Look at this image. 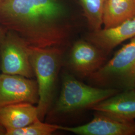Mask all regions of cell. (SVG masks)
Returning <instances> with one entry per match:
<instances>
[{
	"label": "cell",
	"instance_id": "9c48e42d",
	"mask_svg": "<svg viewBox=\"0 0 135 135\" xmlns=\"http://www.w3.org/2000/svg\"><path fill=\"white\" fill-rule=\"evenodd\" d=\"M60 130L79 135H135V121L122 122L95 112L92 121L74 127L60 126Z\"/></svg>",
	"mask_w": 135,
	"mask_h": 135
},
{
	"label": "cell",
	"instance_id": "8fae6325",
	"mask_svg": "<svg viewBox=\"0 0 135 135\" xmlns=\"http://www.w3.org/2000/svg\"><path fill=\"white\" fill-rule=\"evenodd\" d=\"M39 120L37 107L29 103H20L0 107V126L5 130L29 125Z\"/></svg>",
	"mask_w": 135,
	"mask_h": 135
},
{
	"label": "cell",
	"instance_id": "9a60e30c",
	"mask_svg": "<svg viewBox=\"0 0 135 135\" xmlns=\"http://www.w3.org/2000/svg\"><path fill=\"white\" fill-rule=\"evenodd\" d=\"M7 31H8L7 30L0 26V44L5 38Z\"/></svg>",
	"mask_w": 135,
	"mask_h": 135
},
{
	"label": "cell",
	"instance_id": "ac0fdd59",
	"mask_svg": "<svg viewBox=\"0 0 135 135\" xmlns=\"http://www.w3.org/2000/svg\"><path fill=\"white\" fill-rule=\"evenodd\" d=\"M3 1V0H0V3H1Z\"/></svg>",
	"mask_w": 135,
	"mask_h": 135
},
{
	"label": "cell",
	"instance_id": "52a82bcc",
	"mask_svg": "<svg viewBox=\"0 0 135 135\" xmlns=\"http://www.w3.org/2000/svg\"><path fill=\"white\" fill-rule=\"evenodd\" d=\"M107 56V54L90 42L80 40L73 46L69 62L78 75L88 78L105 64Z\"/></svg>",
	"mask_w": 135,
	"mask_h": 135
},
{
	"label": "cell",
	"instance_id": "30bf717a",
	"mask_svg": "<svg viewBox=\"0 0 135 135\" xmlns=\"http://www.w3.org/2000/svg\"><path fill=\"white\" fill-rule=\"evenodd\" d=\"M135 37V17L114 27L93 31L89 42L108 54L122 42Z\"/></svg>",
	"mask_w": 135,
	"mask_h": 135
},
{
	"label": "cell",
	"instance_id": "5b68a950",
	"mask_svg": "<svg viewBox=\"0 0 135 135\" xmlns=\"http://www.w3.org/2000/svg\"><path fill=\"white\" fill-rule=\"evenodd\" d=\"M1 72L31 79L35 76L30 62V47L14 32L8 31L0 44Z\"/></svg>",
	"mask_w": 135,
	"mask_h": 135
},
{
	"label": "cell",
	"instance_id": "d6986e66",
	"mask_svg": "<svg viewBox=\"0 0 135 135\" xmlns=\"http://www.w3.org/2000/svg\"></svg>",
	"mask_w": 135,
	"mask_h": 135
},
{
	"label": "cell",
	"instance_id": "3957f363",
	"mask_svg": "<svg viewBox=\"0 0 135 135\" xmlns=\"http://www.w3.org/2000/svg\"><path fill=\"white\" fill-rule=\"evenodd\" d=\"M88 78L95 87L121 91L134 89L135 37Z\"/></svg>",
	"mask_w": 135,
	"mask_h": 135
},
{
	"label": "cell",
	"instance_id": "6da1fadb",
	"mask_svg": "<svg viewBox=\"0 0 135 135\" xmlns=\"http://www.w3.org/2000/svg\"><path fill=\"white\" fill-rule=\"evenodd\" d=\"M66 18V9L59 0H3L0 3V26L36 47L62 49L71 32Z\"/></svg>",
	"mask_w": 135,
	"mask_h": 135
},
{
	"label": "cell",
	"instance_id": "2e32d148",
	"mask_svg": "<svg viewBox=\"0 0 135 135\" xmlns=\"http://www.w3.org/2000/svg\"><path fill=\"white\" fill-rule=\"evenodd\" d=\"M0 135H6V130L1 126H0Z\"/></svg>",
	"mask_w": 135,
	"mask_h": 135
},
{
	"label": "cell",
	"instance_id": "277c9868",
	"mask_svg": "<svg viewBox=\"0 0 135 135\" xmlns=\"http://www.w3.org/2000/svg\"><path fill=\"white\" fill-rule=\"evenodd\" d=\"M62 90L53 114H66L90 107L121 91L91 86L78 81L71 74L63 73Z\"/></svg>",
	"mask_w": 135,
	"mask_h": 135
},
{
	"label": "cell",
	"instance_id": "4fadbf2b",
	"mask_svg": "<svg viewBox=\"0 0 135 135\" xmlns=\"http://www.w3.org/2000/svg\"><path fill=\"white\" fill-rule=\"evenodd\" d=\"M87 22L93 31L102 29L107 0H80Z\"/></svg>",
	"mask_w": 135,
	"mask_h": 135
},
{
	"label": "cell",
	"instance_id": "7c38bea8",
	"mask_svg": "<svg viewBox=\"0 0 135 135\" xmlns=\"http://www.w3.org/2000/svg\"><path fill=\"white\" fill-rule=\"evenodd\" d=\"M135 17V0H107L103 16L104 29Z\"/></svg>",
	"mask_w": 135,
	"mask_h": 135
},
{
	"label": "cell",
	"instance_id": "5bb4252c",
	"mask_svg": "<svg viewBox=\"0 0 135 135\" xmlns=\"http://www.w3.org/2000/svg\"><path fill=\"white\" fill-rule=\"evenodd\" d=\"M60 129V126L43 123L38 120L24 127L6 130V135H50Z\"/></svg>",
	"mask_w": 135,
	"mask_h": 135
},
{
	"label": "cell",
	"instance_id": "e0dca14e",
	"mask_svg": "<svg viewBox=\"0 0 135 135\" xmlns=\"http://www.w3.org/2000/svg\"><path fill=\"white\" fill-rule=\"evenodd\" d=\"M1 72V56H0V72Z\"/></svg>",
	"mask_w": 135,
	"mask_h": 135
},
{
	"label": "cell",
	"instance_id": "ba28073f",
	"mask_svg": "<svg viewBox=\"0 0 135 135\" xmlns=\"http://www.w3.org/2000/svg\"><path fill=\"white\" fill-rule=\"evenodd\" d=\"M88 109L122 122L135 120V90L122 91L100 102Z\"/></svg>",
	"mask_w": 135,
	"mask_h": 135
},
{
	"label": "cell",
	"instance_id": "7a4b0ae2",
	"mask_svg": "<svg viewBox=\"0 0 135 135\" xmlns=\"http://www.w3.org/2000/svg\"><path fill=\"white\" fill-rule=\"evenodd\" d=\"M30 47V62L37 78L39 100L37 106L42 121L53 100L56 83L62 61V49Z\"/></svg>",
	"mask_w": 135,
	"mask_h": 135
},
{
	"label": "cell",
	"instance_id": "8992f818",
	"mask_svg": "<svg viewBox=\"0 0 135 135\" xmlns=\"http://www.w3.org/2000/svg\"><path fill=\"white\" fill-rule=\"evenodd\" d=\"M37 81L19 75L0 74V107L20 103H38Z\"/></svg>",
	"mask_w": 135,
	"mask_h": 135
}]
</instances>
